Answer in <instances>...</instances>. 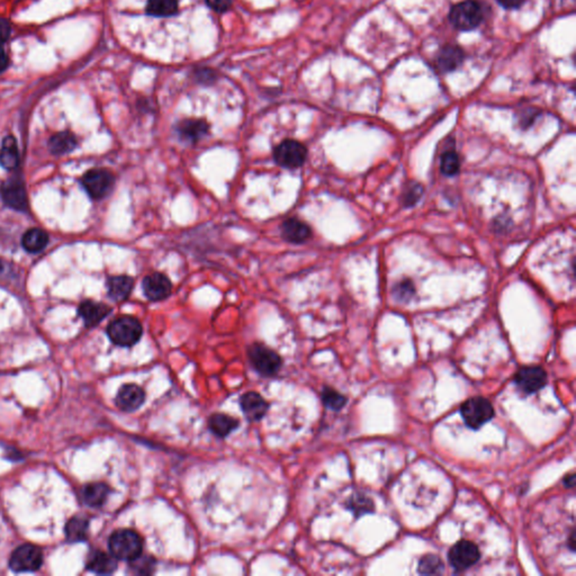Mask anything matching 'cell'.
Wrapping results in <instances>:
<instances>
[{
  "label": "cell",
  "instance_id": "8d00e7d4",
  "mask_svg": "<svg viewBox=\"0 0 576 576\" xmlns=\"http://www.w3.org/2000/svg\"><path fill=\"white\" fill-rule=\"evenodd\" d=\"M8 66V56H7L6 51L3 50V45H0V74L6 71Z\"/></svg>",
  "mask_w": 576,
  "mask_h": 576
},
{
  "label": "cell",
  "instance_id": "5b68a950",
  "mask_svg": "<svg viewBox=\"0 0 576 576\" xmlns=\"http://www.w3.org/2000/svg\"><path fill=\"white\" fill-rule=\"evenodd\" d=\"M461 414L467 427L476 430L493 419V405L489 400L481 396L468 398L461 405Z\"/></svg>",
  "mask_w": 576,
  "mask_h": 576
},
{
  "label": "cell",
  "instance_id": "83f0119b",
  "mask_svg": "<svg viewBox=\"0 0 576 576\" xmlns=\"http://www.w3.org/2000/svg\"><path fill=\"white\" fill-rule=\"evenodd\" d=\"M418 570H419V573L423 575H436V574L443 573L445 568H443V561L438 556L425 555L420 561Z\"/></svg>",
  "mask_w": 576,
  "mask_h": 576
},
{
  "label": "cell",
  "instance_id": "836d02e7",
  "mask_svg": "<svg viewBox=\"0 0 576 576\" xmlns=\"http://www.w3.org/2000/svg\"><path fill=\"white\" fill-rule=\"evenodd\" d=\"M208 6L217 12H226L231 7V0H206Z\"/></svg>",
  "mask_w": 576,
  "mask_h": 576
},
{
  "label": "cell",
  "instance_id": "7a4b0ae2",
  "mask_svg": "<svg viewBox=\"0 0 576 576\" xmlns=\"http://www.w3.org/2000/svg\"><path fill=\"white\" fill-rule=\"evenodd\" d=\"M143 328L141 322L131 315H123L110 322L108 328L110 341L119 347H132L140 341Z\"/></svg>",
  "mask_w": 576,
  "mask_h": 576
},
{
  "label": "cell",
  "instance_id": "e575fe53",
  "mask_svg": "<svg viewBox=\"0 0 576 576\" xmlns=\"http://www.w3.org/2000/svg\"><path fill=\"white\" fill-rule=\"evenodd\" d=\"M12 34V26L9 22L0 18V45L5 44Z\"/></svg>",
  "mask_w": 576,
  "mask_h": 576
},
{
  "label": "cell",
  "instance_id": "f1b7e54d",
  "mask_svg": "<svg viewBox=\"0 0 576 576\" xmlns=\"http://www.w3.org/2000/svg\"><path fill=\"white\" fill-rule=\"evenodd\" d=\"M322 401H323L324 405L331 409V410L339 411L345 407L346 403H347V398L340 393L337 392L336 389L325 387L322 391Z\"/></svg>",
  "mask_w": 576,
  "mask_h": 576
},
{
  "label": "cell",
  "instance_id": "9c48e42d",
  "mask_svg": "<svg viewBox=\"0 0 576 576\" xmlns=\"http://www.w3.org/2000/svg\"><path fill=\"white\" fill-rule=\"evenodd\" d=\"M481 552L475 543L469 541H461L452 547L448 552L449 564L457 572L468 570L477 563Z\"/></svg>",
  "mask_w": 576,
  "mask_h": 576
},
{
  "label": "cell",
  "instance_id": "ab89813d",
  "mask_svg": "<svg viewBox=\"0 0 576 576\" xmlns=\"http://www.w3.org/2000/svg\"><path fill=\"white\" fill-rule=\"evenodd\" d=\"M574 543H575V532H574L573 530V532H572V534H570V550H572V552H573L574 548H575V545H574Z\"/></svg>",
  "mask_w": 576,
  "mask_h": 576
},
{
  "label": "cell",
  "instance_id": "5bb4252c",
  "mask_svg": "<svg viewBox=\"0 0 576 576\" xmlns=\"http://www.w3.org/2000/svg\"><path fill=\"white\" fill-rule=\"evenodd\" d=\"M240 407L244 416L250 421H259L267 413L269 405L259 393H244L240 398Z\"/></svg>",
  "mask_w": 576,
  "mask_h": 576
},
{
  "label": "cell",
  "instance_id": "6da1fadb",
  "mask_svg": "<svg viewBox=\"0 0 576 576\" xmlns=\"http://www.w3.org/2000/svg\"><path fill=\"white\" fill-rule=\"evenodd\" d=\"M108 547L110 554L116 559L132 561L142 555L143 539L134 530L123 529L112 534Z\"/></svg>",
  "mask_w": 576,
  "mask_h": 576
},
{
  "label": "cell",
  "instance_id": "4fadbf2b",
  "mask_svg": "<svg viewBox=\"0 0 576 576\" xmlns=\"http://www.w3.org/2000/svg\"><path fill=\"white\" fill-rule=\"evenodd\" d=\"M210 130V125L204 119H183L176 124V133L180 140L190 144H196L205 137Z\"/></svg>",
  "mask_w": 576,
  "mask_h": 576
},
{
  "label": "cell",
  "instance_id": "d590c367",
  "mask_svg": "<svg viewBox=\"0 0 576 576\" xmlns=\"http://www.w3.org/2000/svg\"><path fill=\"white\" fill-rule=\"evenodd\" d=\"M500 6L507 9H517L523 6L525 0H495Z\"/></svg>",
  "mask_w": 576,
  "mask_h": 576
},
{
  "label": "cell",
  "instance_id": "ac0fdd59",
  "mask_svg": "<svg viewBox=\"0 0 576 576\" xmlns=\"http://www.w3.org/2000/svg\"><path fill=\"white\" fill-rule=\"evenodd\" d=\"M110 311L112 309L110 306L94 300H85L79 306V315L83 319L87 327H95L101 323L110 314Z\"/></svg>",
  "mask_w": 576,
  "mask_h": 576
},
{
  "label": "cell",
  "instance_id": "4dcf8cb0",
  "mask_svg": "<svg viewBox=\"0 0 576 576\" xmlns=\"http://www.w3.org/2000/svg\"><path fill=\"white\" fill-rule=\"evenodd\" d=\"M348 508L351 511H354L355 514L359 516V514H366L374 509V503L371 499H367L365 496L356 495L353 496L349 499L347 503Z\"/></svg>",
  "mask_w": 576,
  "mask_h": 576
},
{
  "label": "cell",
  "instance_id": "44dd1931",
  "mask_svg": "<svg viewBox=\"0 0 576 576\" xmlns=\"http://www.w3.org/2000/svg\"><path fill=\"white\" fill-rule=\"evenodd\" d=\"M87 568L96 574H112L117 568V561L112 554L95 552L90 556Z\"/></svg>",
  "mask_w": 576,
  "mask_h": 576
},
{
  "label": "cell",
  "instance_id": "277c9868",
  "mask_svg": "<svg viewBox=\"0 0 576 576\" xmlns=\"http://www.w3.org/2000/svg\"><path fill=\"white\" fill-rule=\"evenodd\" d=\"M248 358L253 369L266 378L276 375L282 367V358L276 351L262 344H253L248 348Z\"/></svg>",
  "mask_w": 576,
  "mask_h": 576
},
{
  "label": "cell",
  "instance_id": "e0dca14e",
  "mask_svg": "<svg viewBox=\"0 0 576 576\" xmlns=\"http://www.w3.org/2000/svg\"><path fill=\"white\" fill-rule=\"evenodd\" d=\"M465 59V53L457 45H446L437 54L436 65L440 71H454L461 66Z\"/></svg>",
  "mask_w": 576,
  "mask_h": 576
},
{
  "label": "cell",
  "instance_id": "ba28073f",
  "mask_svg": "<svg viewBox=\"0 0 576 576\" xmlns=\"http://www.w3.org/2000/svg\"><path fill=\"white\" fill-rule=\"evenodd\" d=\"M43 563V554L39 547L25 543L16 548L9 559V566L15 572H33Z\"/></svg>",
  "mask_w": 576,
  "mask_h": 576
},
{
  "label": "cell",
  "instance_id": "cb8c5ba5",
  "mask_svg": "<svg viewBox=\"0 0 576 576\" xmlns=\"http://www.w3.org/2000/svg\"><path fill=\"white\" fill-rule=\"evenodd\" d=\"M48 242L49 237L46 232L41 229L28 230L22 239L24 249L32 253H40L46 247Z\"/></svg>",
  "mask_w": 576,
  "mask_h": 576
},
{
  "label": "cell",
  "instance_id": "484cf974",
  "mask_svg": "<svg viewBox=\"0 0 576 576\" xmlns=\"http://www.w3.org/2000/svg\"><path fill=\"white\" fill-rule=\"evenodd\" d=\"M178 9V0H148L146 10L149 15L155 17H168L175 15Z\"/></svg>",
  "mask_w": 576,
  "mask_h": 576
},
{
  "label": "cell",
  "instance_id": "3957f363",
  "mask_svg": "<svg viewBox=\"0 0 576 576\" xmlns=\"http://www.w3.org/2000/svg\"><path fill=\"white\" fill-rule=\"evenodd\" d=\"M484 18L481 5L475 0H465L452 7L449 12V21L459 31L475 30Z\"/></svg>",
  "mask_w": 576,
  "mask_h": 576
},
{
  "label": "cell",
  "instance_id": "9a60e30c",
  "mask_svg": "<svg viewBox=\"0 0 576 576\" xmlns=\"http://www.w3.org/2000/svg\"><path fill=\"white\" fill-rule=\"evenodd\" d=\"M1 196L3 202L9 207L17 210V211H26L27 210V194L24 186L17 179H12L3 184L1 188Z\"/></svg>",
  "mask_w": 576,
  "mask_h": 576
},
{
  "label": "cell",
  "instance_id": "2e32d148",
  "mask_svg": "<svg viewBox=\"0 0 576 576\" xmlns=\"http://www.w3.org/2000/svg\"><path fill=\"white\" fill-rule=\"evenodd\" d=\"M280 231L284 240L294 244H304L312 235L311 228L296 217H291L284 221Z\"/></svg>",
  "mask_w": 576,
  "mask_h": 576
},
{
  "label": "cell",
  "instance_id": "1f68e13d",
  "mask_svg": "<svg viewBox=\"0 0 576 576\" xmlns=\"http://www.w3.org/2000/svg\"><path fill=\"white\" fill-rule=\"evenodd\" d=\"M155 559L149 556H139L137 559L132 561V568L134 570V573L137 574H151L155 570Z\"/></svg>",
  "mask_w": 576,
  "mask_h": 576
},
{
  "label": "cell",
  "instance_id": "30bf717a",
  "mask_svg": "<svg viewBox=\"0 0 576 576\" xmlns=\"http://www.w3.org/2000/svg\"><path fill=\"white\" fill-rule=\"evenodd\" d=\"M142 291L149 300L161 302L171 295L173 282L164 273H152L142 280Z\"/></svg>",
  "mask_w": 576,
  "mask_h": 576
},
{
  "label": "cell",
  "instance_id": "ffe728a7",
  "mask_svg": "<svg viewBox=\"0 0 576 576\" xmlns=\"http://www.w3.org/2000/svg\"><path fill=\"white\" fill-rule=\"evenodd\" d=\"M239 425L240 422L238 420L223 413H214L208 419V428L219 438L229 436L232 431L238 429Z\"/></svg>",
  "mask_w": 576,
  "mask_h": 576
},
{
  "label": "cell",
  "instance_id": "8992f818",
  "mask_svg": "<svg viewBox=\"0 0 576 576\" xmlns=\"http://www.w3.org/2000/svg\"><path fill=\"white\" fill-rule=\"evenodd\" d=\"M307 149L296 140L282 141L273 149V160L278 166L286 169H297L305 164Z\"/></svg>",
  "mask_w": 576,
  "mask_h": 576
},
{
  "label": "cell",
  "instance_id": "7c38bea8",
  "mask_svg": "<svg viewBox=\"0 0 576 576\" xmlns=\"http://www.w3.org/2000/svg\"><path fill=\"white\" fill-rule=\"evenodd\" d=\"M115 401L121 410L133 412L140 409L146 401V392L137 384H126L119 389Z\"/></svg>",
  "mask_w": 576,
  "mask_h": 576
},
{
  "label": "cell",
  "instance_id": "4316f807",
  "mask_svg": "<svg viewBox=\"0 0 576 576\" xmlns=\"http://www.w3.org/2000/svg\"><path fill=\"white\" fill-rule=\"evenodd\" d=\"M88 520L83 517H74L69 520L66 526V535L69 541L72 543L83 541L88 534Z\"/></svg>",
  "mask_w": 576,
  "mask_h": 576
},
{
  "label": "cell",
  "instance_id": "52a82bcc",
  "mask_svg": "<svg viewBox=\"0 0 576 576\" xmlns=\"http://www.w3.org/2000/svg\"><path fill=\"white\" fill-rule=\"evenodd\" d=\"M115 177L106 169H92L85 173L83 185L92 198L101 199L113 189Z\"/></svg>",
  "mask_w": 576,
  "mask_h": 576
},
{
  "label": "cell",
  "instance_id": "d6a6232c",
  "mask_svg": "<svg viewBox=\"0 0 576 576\" xmlns=\"http://www.w3.org/2000/svg\"><path fill=\"white\" fill-rule=\"evenodd\" d=\"M422 193H423V189L419 184L411 185L410 187L407 188L405 193H404V205H414L419 201L420 197L422 196Z\"/></svg>",
  "mask_w": 576,
  "mask_h": 576
},
{
  "label": "cell",
  "instance_id": "f35d334b",
  "mask_svg": "<svg viewBox=\"0 0 576 576\" xmlns=\"http://www.w3.org/2000/svg\"><path fill=\"white\" fill-rule=\"evenodd\" d=\"M564 484L565 486L570 487V489L574 487V485H575V475H574V474H570V475L566 476V477L564 478Z\"/></svg>",
  "mask_w": 576,
  "mask_h": 576
},
{
  "label": "cell",
  "instance_id": "74e56055",
  "mask_svg": "<svg viewBox=\"0 0 576 576\" xmlns=\"http://www.w3.org/2000/svg\"><path fill=\"white\" fill-rule=\"evenodd\" d=\"M400 286H401L403 289H402L400 294H398V296L405 297V298H407V297H410L411 295L413 294L412 286H411L409 282H401Z\"/></svg>",
  "mask_w": 576,
  "mask_h": 576
},
{
  "label": "cell",
  "instance_id": "f546056e",
  "mask_svg": "<svg viewBox=\"0 0 576 576\" xmlns=\"http://www.w3.org/2000/svg\"><path fill=\"white\" fill-rule=\"evenodd\" d=\"M459 157L455 151H447L441 157L440 170L445 176H454L459 171Z\"/></svg>",
  "mask_w": 576,
  "mask_h": 576
},
{
  "label": "cell",
  "instance_id": "8fae6325",
  "mask_svg": "<svg viewBox=\"0 0 576 576\" xmlns=\"http://www.w3.org/2000/svg\"><path fill=\"white\" fill-rule=\"evenodd\" d=\"M514 383L523 393L532 394L546 385L547 373L539 366H526L518 371Z\"/></svg>",
  "mask_w": 576,
  "mask_h": 576
},
{
  "label": "cell",
  "instance_id": "60d3db41",
  "mask_svg": "<svg viewBox=\"0 0 576 576\" xmlns=\"http://www.w3.org/2000/svg\"><path fill=\"white\" fill-rule=\"evenodd\" d=\"M0 266H1V264H0ZM0 268H1V267H0Z\"/></svg>",
  "mask_w": 576,
  "mask_h": 576
},
{
  "label": "cell",
  "instance_id": "7402d4cb",
  "mask_svg": "<svg viewBox=\"0 0 576 576\" xmlns=\"http://www.w3.org/2000/svg\"><path fill=\"white\" fill-rule=\"evenodd\" d=\"M110 494V489L104 483H92L83 491V499L88 507L99 508L104 505Z\"/></svg>",
  "mask_w": 576,
  "mask_h": 576
},
{
  "label": "cell",
  "instance_id": "d6986e66",
  "mask_svg": "<svg viewBox=\"0 0 576 576\" xmlns=\"http://www.w3.org/2000/svg\"><path fill=\"white\" fill-rule=\"evenodd\" d=\"M134 287V280L132 277L112 276L108 280V296L115 302H124L128 300Z\"/></svg>",
  "mask_w": 576,
  "mask_h": 576
},
{
  "label": "cell",
  "instance_id": "603a6c76",
  "mask_svg": "<svg viewBox=\"0 0 576 576\" xmlns=\"http://www.w3.org/2000/svg\"><path fill=\"white\" fill-rule=\"evenodd\" d=\"M19 162V155H18L17 143L15 137H7L3 142L1 151H0V164L5 169H15Z\"/></svg>",
  "mask_w": 576,
  "mask_h": 576
},
{
  "label": "cell",
  "instance_id": "d4e9b609",
  "mask_svg": "<svg viewBox=\"0 0 576 576\" xmlns=\"http://www.w3.org/2000/svg\"><path fill=\"white\" fill-rule=\"evenodd\" d=\"M77 146V140L74 137V134L69 133V132H61L51 137L50 150L54 155H65L68 152L72 151Z\"/></svg>",
  "mask_w": 576,
  "mask_h": 576
}]
</instances>
